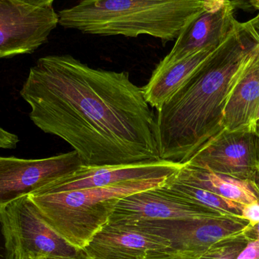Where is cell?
<instances>
[{"label": "cell", "mask_w": 259, "mask_h": 259, "mask_svg": "<svg viewBox=\"0 0 259 259\" xmlns=\"http://www.w3.org/2000/svg\"><path fill=\"white\" fill-rule=\"evenodd\" d=\"M178 171L171 175L164 183L166 188L194 203L224 214L241 217L243 205L224 199L205 189L195 185L183 178Z\"/></svg>", "instance_id": "obj_17"}, {"label": "cell", "mask_w": 259, "mask_h": 259, "mask_svg": "<svg viewBox=\"0 0 259 259\" xmlns=\"http://www.w3.org/2000/svg\"><path fill=\"white\" fill-rule=\"evenodd\" d=\"M178 172L195 185L243 206L259 201V186L255 184L185 164Z\"/></svg>", "instance_id": "obj_16"}, {"label": "cell", "mask_w": 259, "mask_h": 259, "mask_svg": "<svg viewBox=\"0 0 259 259\" xmlns=\"http://www.w3.org/2000/svg\"><path fill=\"white\" fill-rule=\"evenodd\" d=\"M19 1L34 7H45V6H52L54 0H19Z\"/></svg>", "instance_id": "obj_23"}, {"label": "cell", "mask_w": 259, "mask_h": 259, "mask_svg": "<svg viewBox=\"0 0 259 259\" xmlns=\"http://www.w3.org/2000/svg\"><path fill=\"white\" fill-rule=\"evenodd\" d=\"M184 164L259 186L256 126L235 131L222 130Z\"/></svg>", "instance_id": "obj_6"}, {"label": "cell", "mask_w": 259, "mask_h": 259, "mask_svg": "<svg viewBox=\"0 0 259 259\" xmlns=\"http://www.w3.org/2000/svg\"><path fill=\"white\" fill-rule=\"evenodd\" d=\"M259 121V106L258 111H257L256 115H255V124H256V123L258 122Z\"/></svg>", "instance_id": "obj_25"}, {"label": "cell", "mask_w": 259, "mask_h": 259, "mask_svg": "<svg viewBox=\"0 0 259 259\" xmlns=\"http://www.w3.org/2000/svg\"><path fill=\"white\" fill-rule=\"evenodd\" d=\"M167 179L135 180L106 187L40 192L29 197L55 231L76 247L83 249L109 223L120 199L164 185Z\"/></svg>", "instance_id": "obj_4"}, {"label": "cell", "mask_w": 259, "mask_h": 259, "mask_svg": "<svg viewBox=\"0 0 259 259\" xmlns=\"http://www.w3.org/2000/svg\"><path fill=\"white\" fill-rule=\"evenodd\" d=\"M0 211L15 259H89L44 220L29 196L2 205Z\"/></svg>", "instance_id": "obj_5"}, {"label": "cell", "mask_w": 259, "mask_h": 259, "mask_svg": "<svg viewBox=\"0 0 259 259\" xmlns=\"http://www.w3.org/2000/svg\"><path fill=\"white\" fill-rule=\"evenodd\" d=\"M259 106V44L256 42L234 84L224 111L223 129L255 127Z\"/></svg>", "instance_id": "obj_14"}, {"label": "cell", "mask_w": 259, "mask_h": 259, "mask_svg": "<svg viewBox=\"0 0 259 259\" xmlns=\"http://www.w3.org/2000/svg\"><path fill=\"white\" fill-rule=\"evenodd\" d=\"M0 259H15L12 249L9 246L7 233L5 228L4 222L2 219L0 211Z\"/></svg>", "instance_id": "obj_18"}, {"label": "cell", "mask_w": 259, "mask_h": 259, "mask_svg": "<svg viewBox=\"0 0 259 259\" xmlns=\"http://www.w3.org/2000/svg\"><path fill=\"white\" fill-rule=\"evenodd\" d=\"M20 140L16 134L9 132L0 127V149H14Z\"/></svg>", "instance_id": "obj_20"}, {"label": "cell", "mask_w": 259, "mask_h": 259, "mask_svg": "<svg viewBox=\"0 0 259 259\" xmlns=\"http://www.w3.org/2000/svg\"><path fill=\"white\" fill-rule=\"evenodd\" d=\"M27 259H64V258H50V257H41V258H27Z\"/></svg>", "instance_id": "obj_26"}, {"label": "cell", "mask_w": 259, "mask_h": 259, "mask_svg": "<svg viewBox=\"0 0 259 259\" xmlns=\"http://www.w3.org/2000/svg\"><path fill=\"white\" fill-rule=\"evenodd\" d=\"M20 95L32 122L65 140L84 165L161 159L155 115L127 71L91 68L70 55L44 56Z\"/></svg>", "instance_id": "obj_1"}, {"label": "cell", "mask_w": 259, "mask_h": 259, "mask_svg": "<svg viewBox=\"0 0 259 259\" xmlns=\"http://www.w3.org/2000/svg\"><path fill=\"white\" fill-rule=\"evenodd\" d=\"M256 131L259 137V121L256 123Z\"/></svg>", "instance_id": "obj_27"}, {"label": "cell", "mask_w": 259, "mask_h": 259, "mask_svg": "<svg viewBox=\"0 0 259 259\" xmlns=\"http://www.w3.org/2000/svg\"><path fill=\"white\" fill-rule=\"evenodd\" d=\"M218 47L205 49L162 69L154 70L147 84L142 88L148 104L157 109L168 101Z\"/></svg>", "instance_id": "obj_15"}, {"label": "cell", "mask_w": 259, "mask_h": 259, "mask_svg": "<svg viewBox=\"0 0 259 259\" xmlns=\"http://www.w3.org/2000/svg\"><path fill=\"white\" fill-rule=\"evenodd\" d=\"M255 44L237 21L226 39L176 94L156 109L161 159L184 164L223 130L230 92Z\"/></svg>", "instance_id": "obj_2"}, {"label": "cell", "mask_w": 259, "mask_h": 259, "mask_svg": "<svg viewBox=\"0 0 259 259\" xmlns=\"http://www.w3.org/2000/svg\"><path fill=\"white\" fill-rule=\"evenodd\" d=\"M183 165L184 164L164 159L116 165L83 164L72 175L57 181L39 193L106 187L135 180L167 179L181 170Z\"/></svg>", "instance_id": "obj_13"}, {"label": "cell", "mask_w": 259, "mask_h": 259, "mask_svg": "<svg viewBox=\"0 0 259 259\" xmlns=\"http://www.w3.org/2000/svg\"><path fill=\"white\" fill-rule=\"evenodd\" d=\"M237 259H259V239L244 246Z\"/></svg>", "instance_id": "obj_21"}, {"label": "cell", "mask_w": 259, "mask_h": 259, "mask_svg": "<svg viewBox=\"0 0 259 259\" xmlns=\"http://www.w3.org/2000/svg\"><path fill=\"white\" fill-rule=\"evenodd\" d=\"M252 6L259 11V0H249Z\"/></svg>", "instance_id": "obj_24"}, {"label": "cell", "mask_w": 259, "mask_h": 259, "mask_svg": "<svg viewBox=\"0 0 259 259\" xmlns=\"http://www.w3.org/2000/svg\"><path fill=\"white\" fill-rule=\"evenodd\" d=\"M168 240L134 224H106L83 248L89 259H152L170 250Z\"/></svg>", "instance_id": "obj_12"}, {"label": "cell", "mask_w": 259, "mask_h": 259, "mask_svg": "<svg viewBox=\"0 0 259 259\" xmlns=\"http://www.w3.org/2000/svg\"><path fill=\"white\" fill-rule=\"evenodd\" d=\"M228 216L238 217L187 200L166 188L164 184L120 199L109 222L134 224L146 221L193 220Z\"/></svg>", "instance_id": "obj_10"}, {"label": "cell", "mask_w": 259, "mask_h": 259, "mask_svg": "<svg viewBox=\"0 0 259 259\" xmlns=\"http://www.w3.org/2000/svg\"><path fill=\"white\" fill-rule=\"evenodd\" d=\"M242 26L249 36L259 44V14L246 22L242 23Z\"/></svg>", "instance_id": "obj_22"}, {"label": "cell", "mask_w": 259, "mask_h": 259, "mask_svg": "<svg viewBox=\"0 0 259 259\" xmlns=\"http://www.w3.org/2000/svg\"><path fill=\"white\" fill-rule=\"evenodd\" d=\"M241 218L249 222L251 226H255L259 223V201L248 204L243 207Z\"/></svg>", "instance_id": "obj_19"}, {"label": "cell", "mask_w": 259, "mask_h": 259, "mask_svg": "<svg viewBox=\"0 0 259 259\" xmlns=\"http://www.w3.org/2000/svg\"><path fill=\"white\" fill-rule=\"evenodd\" d=\"M255 227H256L257 234H258V239H259V223L257 224V225H255Z\"/></svg>", "instance_id": "obj_28"}, {"label": "cell", "mask_w": 259, "mask_h": 259, "mask_svg": "<svg viewBox=\"0 0 259 259\" xmlns=\"http://www.w3.org/2000/svg\"><path fill=\"white\" fill-rule=\"evenodd\" d=\"M234 14L232 2L212 0L182 29L173 48L155 69H162L205 49L219 47L237 22Z\"/></svg>", "instance_id": "obj_11"}, {"label": "cell", "mask_w": 259, "mask_h": 259, "mask_svg": "<svg viewBox=\"0 0 259 259\" xmlns=\"http://www.w3.org/2000/svg\"><path fill=\"white\" fill-rule=\"evenodd\" d=\"M134 225L168 240L178 255L194 257L218 243L233 241L245 234L249 222L238 217L193 220L146 221Z\"/></svg>", "instance_id": "obj_7"}, {"label": "cell", "mask_w": 259, "mask_h": 259, "mask_svg": "<svg viewBox=\"0 0 259 259\" xmlns=\"http://www.w3.org/2000/svg\"><path fill=\"white\" fill-rule=\"evenodd\" d=\"M82 165L74 150L38 159L0 156V206L39 193Z\"/></svg>", "instance_id": "obj_8"}, {"label": "cell", "mask_w": 259, "mask_h": 259, "mask_svg": "<svg viewBox=\"0 0 259 259\" xmlns=\"http://www.w3.org/2000/svg\"><path fill=\"white\" fill-rule=\"evenodd\" d=\"M58 24L53 5L34 7L19 0H0V59L33 53Z\"/></svg>", "instance_id": "obj_9"}, {"label": "cell", "mask_w": 259, "mask_h": 259, "mask_svg": "<svg viewBox=\"0 0 259 259\" xmlns=\"http://www.w3.org/2000/svg\"><path fill=\"white\" fill-rule=\"evenodd\" d=\"M212 0H80L58 13L59 24L88 34L137 37L149 35L163 44Z\"/></svg>", "instance_id": "obj_3"}]
</instances>
